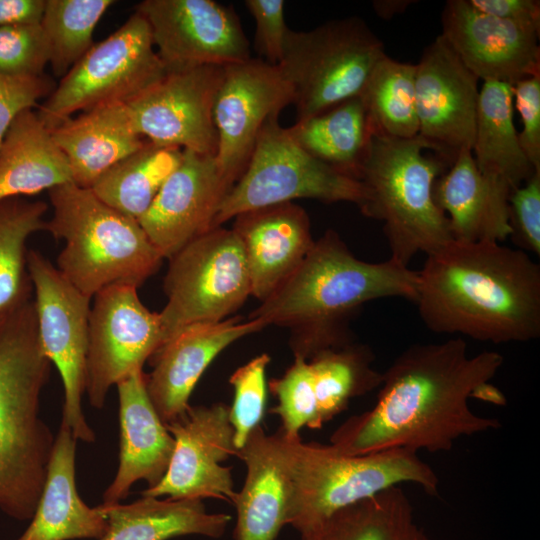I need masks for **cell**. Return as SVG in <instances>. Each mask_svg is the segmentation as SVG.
Masks as SVG:
<instances>
[{
	"mask_svg": "<svg viewBox=\"0 0 540 540\" xmlns=\"http://www.w3.org/2000/svg\"><path fill=\"white\" fill-rule=\"evenodd\" d=\"M472 154L479 172L510 193L540 171L534 169L521 148L509 84L483 81Z\"/></svg>",
	"mask_w": 540,
	"mask_h": 540,
	"instance_id": "f546056e",
	"label": "cell"
},
{
	"mask_svg": "<svg viewBox=\"0 0 540 540\" xmlns=\"http://www.w3.org/2000/svg\"><path fill=\"white\" fill-rule=\"evenodd\" d=\"M167 303L159 312L163 343L182 328L216 323L251 295L244 249L233 229L216 227L169 258L164 279Z\"/></svg>",
	"mask_w": 540,
	"mask_h": 540,
	"instance_id": "8fae6325",
	"label": "cell"
},
{
	"mask_svg": "<svg viewBox=\"0 0 540 540\" xmlns=\"http://www.w3.org/2000/svg\"><path fill=\"white\" fill-rule=\"evenodd\" d=\"M278 403L270 412L279 416V430L288 439L299 437L303 427L320 429L313 377L306 359L295 356L283 376L268 383Z\"/></svg>",
	"mask_w": 540,
	"mask_h": 540,
	"instance_id": "74e56055",
	"label": "cell"
},
{
	"mask_svg": "<svg viewBox=\"0 0 540 540\" xmlns=\"http://www.w3.org/2000/svg\"><path fill=\"white\" fill-rule=\"evenodd\" d=\"M45 230L64 241L57 269L89 298L114 285L138 288L163 256L136 219L101 201L90 188L66 183L50 190Z\"/></svg>",
	"mask_w": 540,
	"mask_h": 540,
	"instance_id": "5b68a950",
	"label": "cell"
},
{
	"mask_svg": "<svg viewBox=\"0 0 540 540\" xmlns=\"http://www.w3.org/2000/svg\"><path fill=\"white\" fill-rule=\"evenodd\" d=\"M440 34L462 63L482 81L513 86L540 74V29L473 8L468 0H449Z\"/></svg>",
	"mask_w": 540,
	"mask_h": 540,
	"instance_id": "d6986e66",
	"label": "cell"
},
{
	"mask_svg": "<svg viewBox=\"0 0 540 540\" xmlns=\"http://www.w3.org/2000/svg\"><path fill=\"white\" fill-rule=\"evenodd\" d=\"M223 71L224 66L205 65L167 73L124 103L132 127L154 144L215 155L213 107Z\"/></svg>",
	"mask_w": 540,
	"mask_h": 540,
	"instance_id": "2e32d148",
	"label": "cell"
},
{
	"mask_svg": "<svg viewBox=\"0 0 540 540\" xmlns=\"http://www.w3.org/2000/svg\"><path fill=\"white\" fill-rule=\"evenodd\" d=\"M120 419L119 467L103 494L104 504L120 503L131 486L145 480L156 486L170 464L175 440L154 409L146 389V374L136 370L117 383Z\"/></svg>",
	"mask_w": 540,
	"mask_h": 540,
	"instance_id": "603a6c76",
	"label": "cell"
},
{
	"mask_svg": "<svg viewBox=\"0 0 540 540\" xmlns=\"http://www.w3.org/2000/svg\"><path fill=\"white\" fill-rule=\"evenodd\" d=\"M510 237L523 251L540 255V171L509 197Z\"/></svg>",
	"mask_w": 540,
	"mask_h": 540,
	"instance_id": "60d3db41",
	"label": "cell"
},
{
	"mask_svg": "<svg viewBox=\"0 0 540 540\" xmlns=\"http://www.w3.org/2000/svg\"><path fill=\"white\" fill-rule=\"evenodd\" d=\"M426 256L415 303L428 329L494 344L540 336V266L527 252L453 240Z\"/></svg>",
	"mask_w": 540,
	"mask_h": 540,
	"instance_id": "7a4b0ae2",
	"label": "cell"
},
{
	"mask_svg": "<svg viewBox=\"0 0 540 540\" xmlns=\"http://www.w3.org/2000/svg\"><path fill=\"white\" fill-rule=\"evenodd\" d=\"M384 43L359 17L325 22L309 31L289 29L280 63L296 108V122L358 97Z\"/></svg>",
	"mask_w": 540,
	"mask_h": 540,
	"instance_id": "ba28073f",
	"label": "cell"
},
{
	"mask_svg": "<svg viewBox=\"0 0 540 540\" xmlns=\"http://www.w3.org/2000/svg\"><path fill=\"white\" fill-rule=\"evenodd\" d=\"M424 151L417 137L374 133L358 179L364 190L361 213L383 222L390 259L405 266L418 253L429 255L453 241L433 194L448 166Z\"/></svg>",
	"mask_w": 540,
	"mask_h": 540,
	"instance_id": "8992f818",
	"label": "cell"
},
{
	"mask_svg": "<svg viewBox=\"0 0 540 540\" xmlns=\"http://www.w3.org/2000/svg\"><path fill=\"white\" fill-rule=\"evenodd\" d=\"M233 230L241 240L251 295L264 301L299 266L314 241L307 212L293 202L240 213Z\"/></svg>",
	"mask_w": 540,
	"mask_h": 540,
	"instance_id": "7402d4cb",
	"label": "cell"
},
{
	"mask_svg": "<svg viewBox=\"0 0 540 540\" xmlns=\"http://www.w3.org/2000/svg\"><path fill=\"white\" fill-rule=\"evenodd\" d=\"M163 344L159 313L140 300L137 288L114 285L93 296L89 315L86 393L101 409L110 388L144 363Z\"/></svg>",
	"mask_w": 540,
	"mask_h": 540,
	"instance_id": "4fadbf2b",
	"label": "cell"
},
{
	"mask_svg": "<svg viewBox=\"0 0 540 540\" xmlns=\"http://www.w3.org/2000/svg\"><path fill=\"white\" fill-rule=\"evenodd\" d=\"M308 154L338 172L359 179L374 128L362 99L350 98L288 128Z\"/></svg>",
	"mask_w": 540,
	"mask_h": 540,
	"instance_id": "4dcf8cb0",
	"label": "cell"
},
{
	"mask_svg": "<svg viewBox=\"0 0 540 540\" xmlns=\"http://www.w3.org/2000/svg\"><path fill=\"white\" fill-rule=\"evenodd\" d=\"M54 88L53 81L44 75L20 77L0 73V145L15 117L33 109Z\"/></svg>",
	"mask_w": 540,
	"mask_h": 540,
	"instance_id": "7bdbcfd3",
	"label": "cell"
},
{
	"mask_svg": "<svg viewBox=\"0 0 540 540\" xmlns=\"http://www.w3.org/2000/svg\"><path fill=\"white\" fill-rule=\"evenodd\" d=\"M146 19L134 12L61 78L37 115L52 130L78 111L126 103L165 77Z\"/></svg>",
	"mask_w": 540,
	"mask_h": 540,
	"instance_id": "9c48e42d",
	"label": "cell"
},
{
	"mask_svg": "<svg viewBox=\"0 0 540 540\" xmlns=\"http://www.w3.org/2000/svg\"><path fill=\"white\" fill-rule=\"evenodd\" d=\"M51 133L69 162L73 182L83 188H90L108 169L147 142L132 127L124 103L71 117Z\"/></svg>",
	"mask_w": 540,
	"mask_h": 540,
	"instance_id": "4316f807",
	"label": "cell"
},
{
	"mask_svg": "<svg viewBox=\"0 0 540 540\" xmlns=\"http://www.w3.org/2000/svg\"><path fill=\"white\" fill-rule=\"evenodd\" d=\"M46 0H0V27L40 24Z\"/></svg>",
	"mask_w": 540,
	"mask_h": 540,
	"instance_id": "bcb514c9",
	"label": "cell"
},
{
	"mask_svg": "<svg viewBox=\"0 0 540 540\" xmlns=\"http://www.w3.org/2000/svg\"><path fill=\"white\" fill-rule=\"evenodd\" d=\"M182 156L180 148L147 140L142 148L101 175L90 189L110 207L138 220L179 166Z\"/></svg>",
	"mask_w": 540,
	"mask_h": 540,
	"instance_id": "d6a6232c",
	"label": "cell"
},
{
	"mask_svg": "<svg viewBox=\"0 0 540 540\" xmlns=\"http://www.w3.org/2000/svg\"><path fill=\"white\" fill-rule=\"evenodd\" d=\"M468 2L482 13L540 29L538 0H468Z\"/></svg>",
	"mask_w": 540,
	"mask_h": 540,
	"instance_id": "f6af8a7d",
	"label": "cell"
},
{
	"mask_svg": "<svg viewBox=\"0 0 540 540\" xmlns=\"http://www.w3.org/2000/svg\"><path fill=\"white\" fill-rule=\"evenodd\" d=\"M135 11L148 22L167 73L251 58L249 41L231 6L213 0H144Z\"/></svg>",
	"mask_w": 540,
	"mask_h": 540,
	"instance_id": "9a60e30c",
	"label": "cell"
},
{
	"mask_svg": "<svg viewBox=\"0 0 540 540\" xmlns=\"http://www.w3.org/2000/svg\"><path fill=\"white\" fill-rule=\"evenodd\" d=\"M503 362L496 351L470 356L461 337L411 345L382 372L374 406L344 421L330 445L345 455L396 448L437 453L462 437L497 430L501 422L474 413L468 401L505 404L490 383Z\"/></svg>",
	"mask_w": 540,
	"mask_h": 540,
	"instance_id": "6da1fadb",
	"label": "cell"
},
{
	"mask_svg": "<svg viewBox=\"0 0 540 540\" xmlns=\"http://www.w3.org/2000/svg\"><path fill=\"white\" fill-rule=\"evenodd\" d=\"M417 289V271L390 258L379 263L360 260L329 229L249 319L290 327L294 356L309 360L320 351L354 342L348 321L363 304L385 297L415 303Z\"/></svg>",
	"mask_w": 540,
	"mask_h": 540,
	"instance_id": "3957f363",
	"label": "cell"
},
{
	"mask_svg": "<svg viewBox=\"0 0 540 540\" xmlns=\"http://www.w3.org/2000/svg\"><path fill=\"white\" fill-rule=\"evenodd\" d=\"M49 60V46L40 24L0 27L1 74L41 76Z\"/></svg>",
	"mask_w": 540,
	"mask_h": 540,
	"instance_id": "ab89813d",
	"label": "cell"
},
{
	"mask_svg": "<svg viewBox=\"0 0 540 540\" xmlns=\"http://www.w3.org/2000/svg\"><path fill=\"white\" fill-rule=\"evenodd\" d=\"M165 425L175 440L170 464L162 480L141 495H167L173 500L215 498L233 504L237 492L231 468L221 465L237 455L229 406L222 402L189 406Z\"/></svg>",
	"mask_w": 540,
	"mask_h": 540,
	"instance_id": "ac0fdd59",
	"label": "cell"
},
{
	"mask_svg": "<svg viewBox=\"0 0 540 540\" xmlns=\"http://www.w3.org/2000/svg\"><path fill=\"white\" fill-rule=\"evenodd\" d=\"M107 520L98 540H169L185 535L220 538L231 520L225 513L207 512L202 500L142 496L130 504L98 506Z\"/></svg>",
	"mask_w": 540,
	"mask_h": 540,
	"instance_id": "f1b7e54d",
	"label": "cell"
},
{
	"mask_svg": "<svg viewBox=\"0 0 540 540\" xmlns=\"http://www.w3.org/2000/svg\"><path fill=\"white\" fill-rule=\"evenodd\" d=\"M76 441L62 417L37 507L17 540H98L106 533L107 520L98 506L86 505L77 491Z\"/></svg>",
	"mask_w": 540,
	"mask_h": 540,
	"instance_id": "d4e9b609",
	"label": "cell"
},
{
	"mask_svg": "<svg viewBox=\"0 0 540 540\" xmlns=\"http://www.w3.org/2000/svg\"><path fill=\"white\" fill-rule=\"evenodd\" d=\"M245 7L255 20V49L271 65L281 61L289 28L286 25L284 1L246 0Z\"/></svg>",
	"mask_w": 540,
	"mask_h": 540,
	"instance_id": "b9f144b4",
	"label": "cell"
},
{
	"mask_svg": "<svg viewBox=\"0 0 540 540\" xmlns=\"http://www.w3.org/2000/svg\"><path fill=\"white\" fill-rule=\"evenodd\" d=\"M299 534L301 540H430L401 485L339 509Z\"/></svg>",
	"mask_w": 540,
	"mask_h": 540,
	"instance_id": "1f68e13d",
	"label": "cell"
},
{
	"mask_svg": "<svg viewBox=\"0 0 540 540\" xmlns=\"http://www.w3.org/2000/svg\"><path fill=\"white\" fill-rule=\"evenodd\" d=\"M362 204L361 182L317 160L302 149L279 123V114L265 122L240 178L221 202L213 228L240 213L294 199Z\"/></svg>",
	"mask_w": 540,
	"mask_h": 540,
	"instance_id": "30bf717a",
	"label": "cell"
},
{
	"mask_svg": "<svg viewBox=\"0 0 540 540\" xmlns=\"http://www.w3.org/2000/svg\"><path fill=\"white\" fill-rule=\"evenodd\" d=\"M71 182L69 162L51 130L33 109L22 111L0 145V202Z\"/></svg>",
	"mask_w": 540,
	"mask_h": 540,
	"instance_id": "83f0119b",
	"label": "cell"
},
{
	"mask_svg": "<svg viewBox=\"0 0 540 540\" xmlns=\"http://www.w3.org/2000/svg\"><path fill=\"white\" fill-rule=\"evenodd\" d=\"M414 64L385 56L374 67L360 98L374 133L398 139L418 135Z\"/></svg>",
	"mask_w": 540,
	"mask_h": 540,
	"instance_id": "d590c367",
	"label": "cell"
},
{
	"mask_svg": "<svg viewBox=\"0 0 540 540\" xmlns=\"http://www.w3.org/2000/svg\"><path fill=\"white\" fill-rule=\"evenodd\" d=\"M47 210L45 202L22 197L0 202V320L32 299L26 243L45 230Z\"/></svg>",
	"mask_w": 540,
	"mask_h": 540,
	"instance_id": "e575fe53",
	"label": "cell"
},
{
	"mask_svg": "<svg viewBox=\"0 0 540 540\" xmlns=\"http://www.w3.org/2000/svg\"><path fill=\"white\" fill-rule=\"evenodd\" d=\"M270 360L268 354L262 353L236 369L229 379L234 389L229 420L237 452L263 421L267 401L266 368Z\"/></svg>",
	"mask_w": 540,
	"mask_h": 540,
	"instance_id": "f35d334b",
	"label": "cell"
},
{
	"mask_svg": "<svg viewBox=\"0 0 540 540\" xmlns=\"http://www.w3.org/2000/svg\"><path fill=\"white\" fill-rule=\"evenodd\" d=\"M231 186L214 154L183 150L149 209L137 220L163 258L213 229L219 206Z\"/></svg>",
	"mask_w": 540,
	"mask_h": 540,
	"instance_id": "ffe728a7",
	"label": "cell"
},
{
	"mask_svg": "<svg viewBox=\"0 0 540 540\" xmlns=\"http://www.w3.org/2000/svg\"><path fill=\"white\" fill-rule=\"evenodd\" d=\"M1 321V320H0Z\"/></svg>",
	"mask_w": 540,
	"mask_h": 540,
	"instance_id": "c3c4849f",
	"label": "cell"
},
{
	"mask_svg": "<svg viewBox=\"0 0 540 540\" xmlns=\"http://www.w3.org/2000/svg\"><path fill=\"white\" fill-rule=\"evenodd\" d=\"M246 466L236 493L234 540H276L287 524L291 480L280 432L267 435L256 427L237 452Z\"/></svg>",
	"mask_w": 540,
	"mask_h": 540,
	"instance_id": "cb8c5ba5",
	"label": "cell"
},
{
	"mask_svg": "<svg viewBox=\"0 0 540 540\" xmlns=\"http://www.w3.org/2000/svg\"><path fill=\"white\" fill-rule=\"evenodd\" d=\"M114 0H46L40 25L53 73L64 77L93 46V33Z\"/></svg>",
	"mask_w": 540,
	"mask_h": 540,
	"instance_id": "8d00e7d4",
	"label": "cell"
},
{
	"mask_svg": "<svg viewBox=\"0 0 540 540\" xmlns=\"http://www.w3.org/2000/svg\"><path fill=\"white\" fill-rule=\"evenodd\" d=\"M292 102V89L277 65L250 58L224 66L213 107L215 159L231 188L243 174L267 119Z\"/></svg>",
	"mask_w": 540,
	"mask_h": 540,
	"instance_id": "e0dca14e",
	"label": "cell"
},
{
	"mask_svg": "<svg viewBox=\"0 0 540 540\" xmlns=\"http://www.w3.org/2000/svg\"><path fill=\"white\" fill-rule=\"evenodd\" d=\"M27 268L34 291L40 344L58 369L64 386L62 417L77 440L94 442V431L82 410L92 298L75 288L37 250H28Z\"/></svg>",
	"mask_w": 540,
	"mask_h": 540,
	"instance_id": "7c38bea8",
	"label": "cell"
},
{
	"mask_svg": "<svg viewBox=\"0 0 540 540\" xmlns=\"http://www.w3.org/2000/svg\"><path fill=\"white\" fill-rule=\"evenodd\" d=\"M282 436L291 480L287 524L299 533L334 512L404 483L438 496L439 478L418 452L396 448L345 455L330 444L304 443Z\"/></svg>",
	"mask_w": 540,
	"mask_h": 540,
	"instance_id": "52a82bcc",
	"label": "cell"
},
{
	"mask_svg": "<svg viewBox=\"0 0 540 540\" xmlns=\"http://www.w3.org/2000/svg\"><path fill=\"white\" fill-rule=\"evenodd\" d=\"M50 367L32 298L0 321V509L19 521L35 512L55 441L39 415Z\"/></svg>",
	"mask_w": 540,
	"mask_h": 540,
	"instance_id": "277c9868",
	"label": "cell"
},
{
	"mask_svg": "<svg viewBox=\"0 0 540 540\" xmlns=\"http://www.w3.org/2000/svg\"><path fill=\"white\" fill-rule=\"evenodd\" d=\"M265 327L258 319L227 318L186 326L163 343L150 357L153 369L146 375L148 396L163 423L186 412L194 387L220 352Z\"/></svg>",
	"mask_w": 540,
	"mask_h": 540,
	"instance_id": "44dd1931",
	"label": "cell"
},
{
	"mask_svg": "<svg viewBox=\"0 0 540 540\" xmlns=\"http://www.w3.org/2000/svg\"><path fill=\"white\" fill-rule=\"evenodd\" d=\"M513 100L523 125L518 133L523 152L535 170H540V74L512 86Z\"/></svg>",
	"mask_w": 540,
	"mask_h": 540,
	"instance_id": "ee69618b",
	"label": "cell"
},
{
	"mask_svg": "<svg viewBox=\"0 0 540 540\" xmlns=\"http://www.w3.org/2000/svg\"><path fill=\"white\" fill-rule=\"evenodd\" d=\"M374 360L372 349L355 341L320 351L307 360L320 427L346 410L352 399L380 387L382 372L373 367Z\"/></svg>",
	"mask_w": 540,
	"mask_h": 540,
	"instance_id": "836d02e7",
	"label": "cell"
},
{
	"mask_svg": "<svg viewBox=\"0 0 540 540\" xmlns=\"http://www.w3.org/2000/svg\"><path fill=\"white\" fill-rule=\"evenodd\" d=\"M417 139L448 168L472 151L478 115L479 79L438 35L415 64Z\"/></svg>",
	"mask_w": 540,
	"mask_h": 540,
	"instance_id": "5bb4252c",
	"label": "cell"
},
{
	"mask_svg": "<svg viewBox=\"0 0 540 540\" xmlns=\"http://www.w3.org/2000/svg\"><path fill=\"white\" fill-rule=\"evenodd\" d=\"M433 194L449 215L454 241L501 243L510 237L511 193L479 172L472 151L462 152L435 181Z\"/></svg>",
	"mask_w": 540,
	"mask_h": 540,
	"instance_id": "484cf974",
	"label": "cell"
},
{
	"mask_svg": "<svg viewBox=\"0 0 540 540\" xmlns=\"http://www.w3.org/2000/svg\"><path fill=\"white\" fill-rule=\"evenodd\" d=\"M415 1L410 0H377L373 1V9L375 13L383 19H391L393 16L400 14Z\"/></svg>",
	"mask_w": 540,
	"mask_h": 540,
	"instance_id": "7dc6e473",
	"label": "cell"
}]
</instances>
